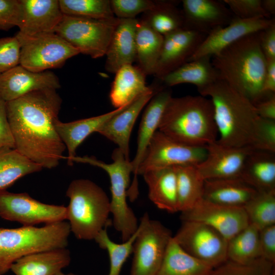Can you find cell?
I'll list each match as a JSON object with an SVG mask.
<instances>
[{"label": "cell", "mask_w": 275, "mask_h": 275, "mask_svg": "<svg viewBox=\"0 0 275 275\" xmlns=\"http://www.w3.org/2000/svg\"><path fill=\"white\" fill-rule=\"evenodd\" d=\"M62 100L57 90L28 93L6 102L15 148L42 168L57 167L66 147L55 127Z\"/></svg>", "instance_id": "6da1fadb"}, {"label": "cell", "mask_w": 275, "mask_h": 275, "mask_svg": "<svg viewBox=\"0 0 275 275\" xmlns=\"http://www.w3.org/2000/svg\"><path fill=\"white\" fill-rule=\"evenodd\" d=\"M259 33L242 37L211 58L219 79L254 105L266 98L262 87L267 61L261 49Z\"/></svg>", "instance_id": "7a4b0ae2"}, {"label": "cell", "mask_w": 275, "mask_h": 275, "mask_svg": "<svg viewBox=\"0 0 275 275\" xmlns=\"http://www.w3.org/2000/svg\"><path fill=\"white\" fill-rule=\"evenodd\" d=\"M199 93L209 97L212 102L217 142L227 146L252 148L260 118L255 105L221 79Z\"/></svg>", "instance_id": "3957f363"}, {"label": "cell", "mask_w": 275, "mask_h": 275, "mask_svg": "<svg viewBox=\"0 0 275 275\" xmlns=\"http://www.w3.org/2000/svg\"><path fill=\"white\" fill-rule=\"evenodd\" d=\"M158 130L192 146L205 147L216 141L218 131L210 99L202 95L172 97L164 108Z\"/></svg>", "instance_id": "277c9868"}, {"label": "cell", "mask_w": 275, "mask_h": 275, "mask_svg": "<svg viewBox=\"0 0 275 275\" xmlns=\"http://www.w3.org/2000/svg\"><path fill=\"white\" fill-rule=\"evenodd\" d=\"M69 204L66 219L70 231L78 239L94 240L97 235L112 224L108 219L110 200L97 184L87 179L71 181L66 191Z\"/></svg>", "instance_id": "5b68a950"}, {"label": "cell", "mask_w": 275, "mask_h": 275, "mask_svg": "<svg viewBox=\"0 0 275 275\" xmlns=\"http://www.w3.org/2000/svg\"><path fill=\"white\" fill-rule=\"evenodd\" d=\"M71 232L69 223L61 221L42 227L0 228V275L26 255L67 248Z\"/></svg>", "instance_id": "8992f818"}, {"label": "cell", "mask_w": 275, "mask_h": 275, "mask_svg": "<svg viewBox=\"0 0 275 275\" xmlns=\"http://www.w3.org/2000/svg\"><path fill=\"white\" fill-rule=\"evenodd\" d=\"M112 158L113 162L107 163L94 156H76L72 162L97 167L107 173L111 182L110 212L113 216L112 224L120 233L124 242L136 232L139 225L134 212L127 202L132 167L131 161L127 160L118 148L113 151Z\"/></svg>", "instance_id": "52a82bcc"}, {"label": "cell", "mask_w": 275, "mask_h": 275, "mask_svg": "<svg viewBox=\"0 0 275 275\" xmlns=\"http://www.w3.org/2000/svg\"><path fill=\"white\" fill-rule=\"evenodd\" d=\"M119 18L95 19L63 14L55 33L78 49L97 59L105 55Z\"/></svg>", "instance_id": "ba28073f"}, {"label": "cell", "mask_w": 275, "mask_h": 275, "mask_svg": "<svg viewBox=\"0 0 275 275\" xmlns=\"http://www.w3.org/2000/svg\"><path fill=\"white\" fill-rule=\"evenodd\" d=\"M20 45L19 65L35 72L62 67L69 59L78 54L77 49L56 33L15 36Z\"/></svg>", "instance_id": "9c48e42d"}, {"label": "cell", "mask_w": 275, "mask_h": 275, "mask_svg": "<svg viewBox=\"0 0 275 275\" xmlns=\"http://www.w3.org/2000/svg\"><path fill=\"white\" fill-rule=\"evenodd\" d=\"M172 237L168 228L145 213L133 244L130 275H157Z\"/></svg>", "instance_id": "30bf717a"}, {"label": "cell", "mask_w": 275, "mask_h": 275, "mask_svg": "<svg viewBox=\"0 0 275 275\" xmlns=\"http://www.w3.org/2000/svg\"><path fill=\"white\" fill-rule=\"evenodd\" d=\"M182 222L173 238L185 252L213 268L228 260V240L221 233L202 223Z\"/></svg>", "instance_id": "8fae6325"}, {"label": "cell", "mask_w": 275, "mask_h": 275, "mask_svg": "<svg viewBox=\"0 0 275 275\" xmlns=\"http://www.w3.org/2000/svg\"><path fill=\"white\" fill-rule=\"evenodd\" d=\"M206 155V147L181 143L157 130L148 145L137 174L143 175L150 170L177 166H197Z\"/></svg>", "instance_id": "7c38bea8"}, {"label": "cell", "mask_w": 275, "mask_h": 275, "mask_svg": "<svg viewBox=\"0 0 275 275\" xmlns=\"http://www.w3.org/2000/svg\"><path fill=\"white\" fill-rule=\"evenodd\" d=\"M0 217L23 226L66 219V207L42 203L27 193L0 192Z\"/></svg>", "instance_id": "4fadbf2b"}, {"label": "cell", "mask_w": 275, "mask_h": 275, "mask_svg": "<svg viewBox=\"0 0 275 275\" xmlns=\"http://www.w3.org/2000/svg\"><path fill=\"white\" fill-rule=\"evenodd\" d=\"M181 219L208 225L227 240L249 224L243 208L222 205L203 199L190 209L182 212Z\"/></svg>", "instance_id": "5bb4252c"}, {"label": "cell", "mask_w": 275, "mask_h": 275, "mask_svg": "<svg viewBox=\"0 0 275 275\" xmlns=\"http://www.w3.org/2000/svg\"><path fill=\"white\" fill-rule=\"evenodd\" d=\"M206 155L197 170L204 180L240 178L245 160L254 150L250 146L223 145L217 141L206 146Z\"/></svg>", "instance_id": "9a60e30c"}, {"label": "cell", "mask_w": 275, "mask_h": 275, "mask_svg": "<svg viewBox=\"0 0 275 275\" xmlns=\"http://www.w3.org/2000/svg\"><path fill=\"white\" fill-rule=\"evenodd\" d=\"M172 94L171 90L167 87L159 90L147 103L143 113L138 131L136 154L131 161L134 176L127 191V196L131 201H134L139 195L138 169L152 137L158 129L164 108L172 97Z\"/></svg>", "instance_id": "2e32d148"}, {"label": "cell", "mask_w": 275, "mask_h": 275, "mask_svg": "<svg viewBox=\"0 0 275 275\" xmlns=\"http://www.w3.org/2000/svg\"><path fill=\"white\" fill-rule=\"evenodd\" d=\"M207 35L180 29L163 36L161 52L153 75L161 80L166 75L188 62Z\"/></svg>", "instance_id": "e0dca14e"}, {"label": "cell", "mask_w": 275, "mask_h": 275, "mask_svg": "<svg viewBox=\"0 0 275 275\" xmlns=\"http://www.w3.org/2000/svg\"><path fill=\"white\" fill-rule=\"evenodd\" d=\"M274 23V18L243 19L235 16L228 25L217 28L208 34L188 62L205 56L212 57L242 37L259 32Z\"/></svg>", "instance_id": "ac0fdd59"}, {"label": "cell", "mask_w": 275, "mask_h": 275, "mask_svg": "<svg viewBox=\"0 0 275 275\" xmlns=\"http://www.w3.org/2000/svg\"><path fill=\"white\" fill-rule=\"evenodd\" d=\"M60 88L59 78L49 70L35 72L18 65L0 74V99L5 102L34 91Z\"/></svg>", "instance_id": "d6986e66"}, {"label": "cell", "mask_w": 275, "mask_h": 275, "mask_svg": "<svg viewBox=\"0 0 275 275\" xmlns=\"http://www.w3.org/2000/svg\"><path fill=\"white\" fill-rule=\"evenodd\" d=\"M166 87L161 81L135 98L121 112L111 118L99 129L98 133L118 146L125 158L129 160V141L131 131L142 109L154 95Z\"/></svg>", "instance_id": "ffe728a7"}, {"label": "cell", "mask_w": 275, "mask_h": 275, "mask_svg": "<svg viewBox=\"0 0 275 275\" xmlns=\"http://www.w3.org/2000/svg\"><path fill=\"white\" fill-rule=\"evenodd\" d=\"M183 29L209 34L228 25L235 17L223 3L215 0H183Z\"/></svg>", "instance_id": "44dd1931"}, {"label": "cell", "mask_w": 275, "mask_h": 275, "mask_svg": "<svg viewBox=\"0 0 275 275\" xmlns=\"http://www.w3.org/2000/svg\"><path fill=\"white\" fill-rule=\"evenodd\" d=\"M19 33L25 35L55 33L63 14L58 0H20Z\"/></svg>", "instance_id": "7402d4cb"}, {"label": "cell", "mask_w": 275, "mask_h": 275, "mask_svg": "<svg viewBox=\"0 0 275 275\" xmlns=\"http://www.w3.org/2000/svg\"><path fill=\"white\" fill-rule=\"evenodd\" d=\"M139 19H120L112 35L105 55V68L115 73L136 61V33Z\"/></svg>", "instance_id": "603a6c76"}, {"label": "cell", "mask_w": 275, "mask_h": 275, "mask_svg": "<svg viewBox=\"0 0 275 275\" xmlns=\"http://www.w3.org/2000/svg\"><path fill=\"white\" fill-rule=\"evenodd\" d=\"M130 104L99 116L70 122H62L58 119L55 123V127L67 150L68 156L63 158L67 159V164L70 166H73L72 159L76 156L77 148L87 137L93 132H98L111 118L123 111Z\"/></svg>", "instance_id": "cb8c5ba5"}, {"label": "cell", "mask_w": 275, "mask_h": 275, "mask_svg": "<svg viewBox=\"0 0 275 275\" xmlns=\"http://www.w3.org/2000/svg\"><path fill=\"white\" fill-rule=\"evenodd\" d=\"M256 193L240 178L206 180L202 199L222 205L243 208Z\"/></svg>", "instance_id": "d4e9b609"}, {"label": "cell", "mask_w": 275, "mask_h": 275, "mask_svg": "<svg viewBox=\"0 0 275 275\" xmlns=\"http://www.w3.org/2000/svg\"><path fill=\"white\" fill-rule=\"evenodd\" d=\"M71 262L66 248L34 253L16 261L10 270L15 275H55Z\"/></svg>", "instance_id": "484cf974"}, {"label": "cell", "mask_w": 275, "mask_h": 275, "mask_svg": "<svg viewBox=\"0 0 275 275\" xmlns=\"http://www.w3.org/2000/svg\"><path fill=\"white\" fill-rule=\"evenodd\" d=\"M149 199L157 208L170 213L178 212L176 173L174 167L154 169L143 175Z\"/></svg>", "instance_id": "4316f807"}, {"label": "cell", "mask_w": 275, "mask_h": 275, "mask_svg": "<svg viewBox=\"0 0 275 275\" xmlns=\"http://www.w3.org/2000/svg\"><path fill=\"white\" fill-rule=\"evenodd\" d=\"M240 178L258 192L275 191V153L253 150Z\"/></svg>", "instance_id": "83f0119b"}, {"label": "cell", "mask_w": 275, "mask_h": 275, "mask_svg": "<svg viewBox=\"0 0 275 275\" xmlns=\"http://www.w3.org/2000/svg\"><path fill=\"white\" fill-rule=\"evenodd\" d=\"M146 76L138 66L132 64L119 68L115 73L109 93L112 105L116 108L122 107L148 91L151 87L146 86Z\"/></svg>", "instance_id": "f1b7e54d"}, {"label": "cell", "mask_w": 275, "mask_h": 275, "mask_svg": "<svg viewBox=\"0 0 275 275\" xmlns=\"http://www.w3.org/2000/svg\"><path fill=\"white\" fill-rule=\"evenodd\" d=\"M211 58L205 56L186 62L160 80L166 87L189 84L196 86L198 92L202 90L220 79L211 63Z\"/></svg>", "instance_id": "f546056e"}, {"label": "cell", "mask_w": 275, "mask_h": 275, "mask_svg": "<svg viewBox=\"0 0 275 275\" xmlns=\"http://www.w3.org/2000/svg\"><path fill=\"white\" fill-rule=\"evenodd\" d=\"M213 268L185 252L173 236L157 275H208Z\"/></svg>", "instance_id": "4dcf8cb0"}, {"label": "cell", "mask_w": 275, "mask_h": 275, "mask_svg": "<svg viewBox=\"0 0 275 275\" xmlns=\"http://www.w3.org/2000/svg\"><path fill=\"white\" fill-rule=\"evenodd\" d=\"M163 36L143 20L139 19L136 33L138 66L146 75H153L160 56Z\"/></svg>", "instance_id": "1f68e13d"}, {"label": "cell", "mask_w": 275, "mask_h": 275, "mask_svg": "<svg viewBox=\"0 0 275 275\" xmlns=\"http://www.w3.org/2000/svg\"><path fill=\"white\" fill-rule=\"evenodd\" d=\"M174 167L176 176L178 209L182 212L191 208L202 199L205 180L196 166Z\"/></svg>", "instance_id": "d6a6232c"}, {"label": "cell", "mask_w": 275, "mask_h": 275, "mask_svg": "<svg viewBox=\"0 0 275 275\" xmlns=\"http://www.w3.org/2000/svg\"><path fill=\"white\" fill-rule=\"evenodd\" d=\"M42 169L15 148H0V192L6 190L23 176Z\"/></svg>", "instance_id": "836d02e7"}, {"label": "cell", "mask_w": 275, "mask_h": 275, "mask_svg": "<svg viewBox=\"0 0 275 275\" xmlns=\"http://www.w3.org/2000/svg\"><path fill=\"white\" fill-rule=\"evenodd\" d=\"M154 6L141 18L153 30L164 36L183 29L184 18L177 5L179 1H156Z\"/></svg>", "instance_id": "e575fe53"}, {"label": "cell", "mask_w": 275, "mask_h": 275, "mask_svg": "<svg viewBox=\"0 0 275 275\" xmlns=\"http://www.w3.org/2000/svg\"><path fill=\"white\" fill-rule=\"evenodd\" d=\"M259 231L255 225L249 224L228 240V260L240 264H247L261 257Z\"/></svg>", "instance_id": "d590c367"}, {"label": "cell", "mask_w": 275, "mask_h": 275, "mask_svg": "<svg viewBox=\"0 0 275 275\" xmlns=\"http://www.w3.org/2000/svg\"><path fill=\"white\" fill-rule=\"evenodd\" d=\"M243 208L249 224L259 230L275 225V191H257Z\"/></svg>", "instance_id": "8d00e7d4"}, {"label": "cell", "mask_w": 275, "mask_h": 275, "mask_svg": "<svg viewBox=\"0 0 275 275\" xmlns=\"http://www.w3.org/2000/svg\"><path fill=\"white\" fill-rule=\"evenodd\" d=\"M63 14L95 19L114 18L110 0H59Z\"/></svg>", "instance_id": "74e56055"}, {"label": "cell", "mask_w": 275, "mask_h": 275, "mask_svg": "<svg viewBox=\"0 0 275 275\" xmlns=\"http://www.w3.org/2000/svg\"><path fill=\"white\" fill-rule=\"evenodd\" d=\"M138 233V228L128 240L121 243H116L110 239L107 228L102 229L95 237L94 240L108 254L109 269L106 275H120L124 263L132 252L133 244Z\"/></svg>", "instance_id": "f35d334b"}, {"label": "cell", "mask_w": 275, "mask_h": 275, "mask_svg": "<svg viewBox=\"0 0 275 275\" xmlns=\"http://www.w3.org/2000/svg\"><path fill=\"white\" fill-rule=\"evenodd\" d=\"M274 264L259 258L247 264H240L227 260L213 268L208 275H273Z\"/></svg>", "instance_id": "ab89813d"}, {"label": "cell", "mask_w": 275, "mask_h": 275, "mask_svg": "<svg viewBox=\"0 0 275 275\" xmlns=\"http://www.w3.org/2000/svg\"><path fill=\"white\" fill-rule=\"evenodd\" d=\"M235 16L243 19L271 18L264 11L261 0H223Z\"/></svg>", "instance_id": "60d3db41"}, {"label": "cell", "mask_w": 275, "mask_h": 275, "mask_svg": "<svg viewBox=\"0 0 275 275\" xmlns=\"http://www.w3.org/2000/svg\"><path fill=\"white\" fill-rule=\"evenodd\" d=\"M112 11L116 17L120 19L135 18L155 5V1L151 0H111Z\"/></svg>", "instance_id": "b9f144b4"}, {"label": "cell", "mask_w": 275, "mask_h": 275, "mask_svg": "<svg viewBox=\"0 0 275 275\" xmlns=\"http://www.w3.org/2000/svg\"><path fill=\"white\" fill-rule=\"evenodd\" d=\"M20 43L15 37L0 38V74L19 65Z\"/></svg>", "instance_id": "7bdbcfd3"}, {"label": "cell", "mask_w": 275, "mask_h": 275, "mask_svg": "<svg viewBox=\"0 0 275 275\" xmlns=\"http://www.w3.org/2000/svg\"><path fill=\"white\" fill-rule=\"evenodd\" d=\"M252 148L254 150L275 153V120L259 118Z\"/></svg>", "instance_id": "ee69618b"}, {"label": "cell", "mask_w": 275, "mask_h": 275, "mask_svg": "<svg viewBox=\"0 0 275 275\" xmlns=\"http://www.w3.org/2000/svg\"><path fill=\"white\" fill-rule=\"evenodd\" d=\"M20 0H0V30L18 26L21 18Z\"/></svg>", "instance_id": "f6af8a7d"}, {"label": "cell", "mask_w": 275, "mask_h": 275, "mask_svg": "<svg viewBox=\"0 0 275 275\" xmlns=\"http://www.w3.org/2000/svg\"><path fill=\"white\" fill-rule=\"evenodd\" d=\"M259 245L261 257L274 264L275 225L260 230Z\"/></svg>", "instance_id": "bcb514c9"}, {"label": "cell", "mask_w": 275, "mask_h": 275, "mask_svg": "<svg viewBox=\"0 0 275 275\" xmlns=\"http://www.w3.org/2000/svg\"><path fill=\"white\" fill-rule=\"evenodd\" d=\"M262 51L267 61L275 60V23L259 33Z\"/></svg>", "instance_id": "7dc6e473"}, {"label": "cell", "mask_w": 275, "mask_h": 275, "mask_svg": "<svg viewBox=\"0 0 275 275\" xmlns=\"http://www.w3.org/2000/svg\"><path fill=\"white\" fill-rule=\"evenodd\" d=\"M15 148V144L8 122L6 102L0 99V148Z\"/></svg>", "instance_id": "c3c4849f"}, {"label": "cell", "mask_w": 275, "mask_h": 275, "mask_svg": "<svg viewBox=\"0 0 275 275\" xmlns=\"http://www.w3.org/2000/svg\"><path fill=\"white\" fill-rule=\"evenodd\" d=\"M254 105L260 118L275 120V94L258 102Z\"/></svg>", "instance_id": "681fc988"}, {"label": "cell", "mask_w": 275, "mask_h": 275, "mask_svg": "<svg viewBox=\"0 0 275 275\" xmlns=\"http://www.w3.org/2000/svg\"><path fill=\"white\" fill-rule=\"evenodd\" d=\"M262 92L266 98L275 94V60L267 61Z\"/></svg>", "instance_id": "f907efd6"}, {"label": "cell", "mask_w": 275, "mask_h": 275, "mask_svg": "<svg viewBox=\"0 0 275 275\" xmlns=\"http://www.w3.org/2000/svg\"><path fill=\"white\" fill-rule=\"evenodd\" d=\"M261 4L263 9L270 17L275 14V0H261Z\"/></svg>", "instance_id": "816d5d0a"}, {"label": "cell", "mask_w": 275, "mask_h": 275, "mask_svg": "<svg viewBox=\"0 0 275 275\" xmlns=\"http://www.w3.org/2000/svg\"><path fill=\"white\" fill-rule=\"evenodd\" d=\"M55 275H77V274L72 273V272L66 274V273H63L61 271H60V272H58Z\"/></svg>", "instance_id": "f5cc1de1"}, {"label": "cell", "mask_w": 275, "mask_h": 275, "mask_svg": "<svg viewBox=\"0 0 275 275\" xmlns=\"http://www.w3.org/2000/svg\"><path fill=\"white\" fill-rule=\"evenodd\" d=\"M273 275H275V272L273 274Z\"/></svg>", "instance_id": "db71d44e"}]
</instances>
